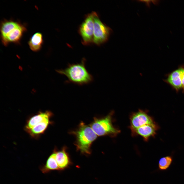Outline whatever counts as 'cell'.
<instances>
[{
	"label": "cell",
	"instance_id": "cell-1",
	"mask_svg": "<svg viewBox=\"0 0 184 184\" xmlns=\"http://www.w3.org/2000/svg\"><path fill=\"white\" fill-rule=\"evenodd\" d=\"M86 59L83 58L79 63L69 64L64 69L55 70L57 73L66 76L67 83H72L79 85L89 84L93 80V76L87 70L85 66Z\"/></svg>",
	"mask_w": 184,
	"mask_h": 184
},
{
	"label": "cell",
	"instance_id": "cell-2",
	"mask_svg": "<svg viewBox=\"0 0 184 184\" xmlns=\"http://www.w3.org/2000/svg\"><path fill=\"white\" fill-rule=\"evenodd\" d=\"M73 133L76 137L75 145L77 151L85 155H90L91 145L97 136L90 126L82 122L78 129Z\"/></svg>",
	"mask_w": 184,
	"mask_h": 184
},
{
	"label": "cell",
	"instance_id": "cell-3",
	"mask_svg": "<svg viewBox=\"0 0 184 184\" xmlns=\"http://www.w3.org/2000/svg\"><path fill=\"white\" fill-rule=\"evenodd\" d=\"M24 25L14 20L10 21L3 27L1 38L3 44L7 46L10 43H19L26 31Z\"/></svg>",
	"mask_w": 184,
	"mask_h": 184
},
{
	"label": "cell",
	"instance_id": "cell-4",
	"mask_svg": "<svg viewBox=\"0 0 184 184\" xmlns=\"http://www.w3.org/2000/svg\"><path fill=\"white\" fill-rule=\"evenodd\" d=\"M113 113L112 111L102 118H94L90 126L97 136L108 135L114 137L120 132V130L114 127L112 124Z\"/></svg>",
	"mask_w": 184,
	"mask_h": 184
},
{
	"label": "cell",
	"instance_id": "cell-5",
	"mask_svg": "<svg viewBox=\"0 0 184 184\" xmlns=\"http://www.w3.org/2000/svg\"><path fill=\"white\" fill-rule=\"evenodd\" d=\"M95 13L93 12L87 15L79 27V33L82 38V43L84 45H89L93 42Z\"/></svg>",
	"mask_w": 184,
	"mask_h": 184
},
{
	"label": "cell",
	"instance_id": "cell-6",
	"mask_svg": "<svg viewBox=\"0 0 184 184\" xmlns=\"http://www.w3.org/2000/svg\"><path fill=\"white\" fill-rule=\"evenodd\" d=\"M111 29L103 24L95 12L94 18V36L93 42L99 45L108 39Z\"/></svg>",
	"mask_w": 184,
	"mask_h": 184
},
{
	"label": "cell",
	"instance_id": "cell-7",
	"mask_svg": "<svg viewBox=\"0 0 184 184\" xmlns=\"http://www.w3.org/2000/svg\"><path fill=\"white\" fill-rule=\"evenodd\" d=\"M130 119L131 131L144 125L156 124L147 112L141 110L132 113L130 116Z\"/></svg>",
	"mask_w": 184,
	"mask_h": 184
},
{
	"label": "cell",
	"instance_id": "cell-8",
	"mask_svg": "<svg viewBox=\"0 0 184 184\" xmlns=\"http://www.w3.org/2000/svg\"><path fill=\"white\" fill-rule=\"evenodd\" d=\"M184 69V65L180 66L168 74L166 78L164 80L165 82L169 84L177 92L182 90V75Z\"/></svg>",
	"mask_w": 184,
	"mask_h": 184
},
{
	"label": "cell",
	"instance_id": "cell-9",
	"mask_svg": "<svg viewBox=\"0 0 184 184\" xmlns=\"http://www.w3.org/2000/svg\"><path fill=\"white\" fill-rule=\"evenodd\" d=\"M158 126L156 124H146L140 127L131 131L133 136L139 135L145 141H147L151 137L154 136Z\"/></svg>",
	"mask_w": 184,
	"mask_h": 184
},
{
	"label": "cell",
	"instance_id": "cell-10",
	"mask_svg": "<svg viewBox=\"0 0 184 184\" xmlns=\"http://www.w3.org/2000/svg\"><path fill=\"white\" fill-rule=\"evenodd\" d=\"M55 151V159L60 171L63 170L69 167L72 163L66 148L64 147L59 151Z\"/></svg>",
	"mask_w": 184,
	"mask_h": 184
},
{
	"label": "cell",
	"instance_id": "cell-11",
	"mask_svg": "<svg viewBox=\"0 0 184 184\" xmlns=\"http://www.w3.org/2000/svg\"><path fill=\"white\" fill-rule=\"evenodd\" d=\"M52 114L51 112L49 111H46L45 112H40L29 120L26 127V130H30L39 123L47 119H49Z\"/></svg>",
	"mask_w": 184,
	"mask_h": 184
},
{
	"label": "cell",
	"instance_id": "cell-12",
	"mask_svg": "<svg viewBox=\"0 0 184 184\" xmlns=\"http://www.w3.org/2000/svg\"><path fill=\"white\" fill-rule=\"evenodd\" d=\"M43 43L42 34L41 33L37 32L33 34L31 37L28 41V44L31 50L37 52L41 49Z\"/></svg>",
	"mask_w": 184,
	"mask_h": 184
},
{
	"label": "cell",
	"instance_id": "cell-13",
	"mask_svg": "<svg viewBox=\"0 0 184 184\" xmlns=\"http://www.w3.org/2000/svg\"><path fill=\"white\" fill-rule=\"evenodd\" d=\"M41 170L43 173H47L51 170L60 171L55 159V151L49 157L46 164L41 168Z\"/></svg>",
	"mask_w": 184,
	"mask_h": 184
},
{
	"label": "cell",
	"instance_id": "cell-14",
	"mask_svg": "<svg viewBox=\"0 0 184 184\" xmlns=\"http://www.w3.org/2000/svg\"><path fill=\"white\" fill-rule=\"evenodd\" d=\"M50 123L49 119H47L36 125L32 128L27 130L32 136H37L43 133Z\"/></svg>",
	"mask_w": 184,
	"mask_h": 184
},
{
	"label": "cell",
	"instance_id": "cell-15",
	"mask_svg": "<svg viewBox=\"0 0 184 184\" xmlns=\"http://www.w3.org/2000/svg\"><path fill=\"white\" fill-rule=\"evenodd\" d=\"M172 157L171 156H167L161 158L158 162L159 169L161 170H167L172 164Z\"/></svg>",
	"mask_w": 184,
	"mask_h": 184
},
{
	"label": "cell",
	"instance_id": "cell-16",
	"mask_svg": "<svg viewBox=\"0 0 184 184\" xmlns=\"http://www.w3.org/2000/svg\"><path fill=\"white\" fill-rule=\"evenodd\" d=\"M182 92L184 93V69L183 70L182 75Z\"/></svg>",
	"mask_w": 184,
	"mask_h": 184
}]
</instances>
